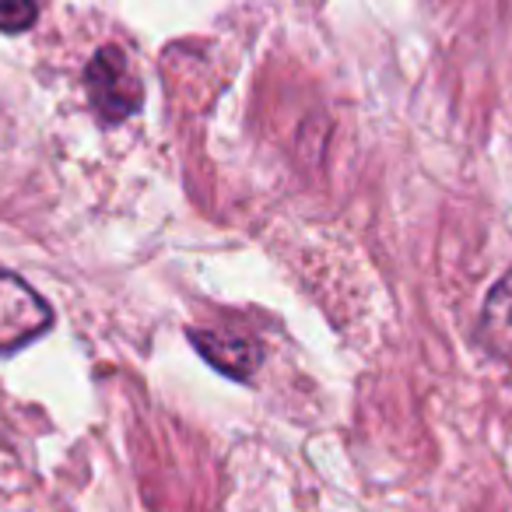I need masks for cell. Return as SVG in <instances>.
I'll return each mask as SVG.
<instances>
[{
  "instance_id": "6da1fadb",
  "label": "cell",
  "mask_w": 512,
  "mask_h": 512,
  "mask_svg": "<svg viewBox=\"0 0 512 512\" xmlns=\"http://www.w3.org/2000/svg\"><path fill=\"white\" fill-rule=\"evenodd\" d=\"M85 88L88 106L106 127L130 120L144 106V85L120 46H99L95 50V57L85 67Z\"/></svg>"
},
{
  "instance_id": "7a4b0ae2",
  "label": "cell",
  "mask_w": 512,
  "mask_h": 512,
  "mask_svg": "<svg viewBox=\"0 0 512 512\" xmlns=\"http://www.w3.org/2000/svg\"><path fill=\"white\" fill-rule=\"evenodd\" d=\"M53 327V309L25 278L0 271V355H15Z\"/></svg>"
},
{
  "instance_id": "3957f363",
  "label": "cell",
  "mask_w": 512,
  "mask_h": 512,
  "mask_svg": "<svg viewBox=\"0 0 512 512\" xmlns=\"http://www.w3.org/2000/svg\"><path fill=\"white\" fill-rule=\"evenodd\" d=\"M190 341L211 369H218L228 379H239V383L253 379L264 362V348L253 337L235 334V330H190Z\"/></svg>"
},
{
  "instance_id": "277c9868",
  "label": "cell",
  "mask_w": 512,
  "mask_h": 512,
  "mask_svg": "<svg viewBox=\"0 0 512 512\" xmlns=\"http://www.w3.org/2000/svg\"><path fill=\"white\" fill-rule=\"evenodd\" d=\"M477 341L484 344L488 355L512 362V271H505L491 285L481 306V320H477Z\"/></svg>"
},
{
  "instance_id": "5b68a950",
  "label": "cell",
  "mask_w": 512,
  "mask_h": 512,
  "mask_svg": "<svg viewBox=\"0 0 512 512\" xmlns=\"http://www.w3.org/2000/svg\"><path fill=\"white\" fill-rule=\"evenodd\" d=\"M39 22V0H0V32L22 36Z\"/></svg>"
}]
</instances>
